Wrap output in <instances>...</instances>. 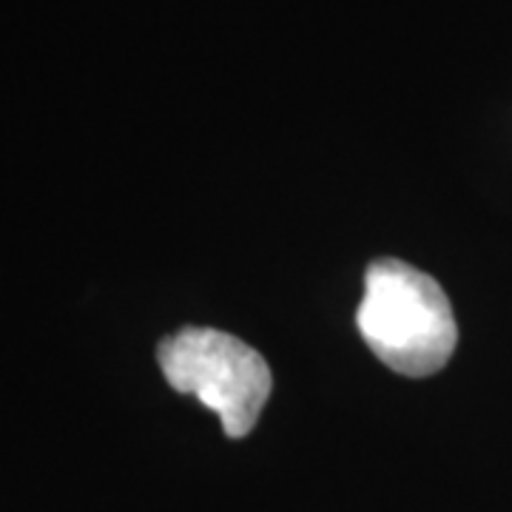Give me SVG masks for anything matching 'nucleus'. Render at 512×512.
Here are the masks:
<instances>
[{
  "label": "nucleus",
  "instance_id": "obj_1",
  "mask_svg": "<svg viewBox=\"0 0 512 512\" xmlns=\"http://www.w3.org/2000/svg\"><path fill=\"white\" fill-rule=\"evenodd\" d=\"M356 328L379 362L410 379L439 373L458 345L456 313L444 288L390 256L367 268Z\"/></svg>",
  "mask_w": 512,
  "mask_h": 512
},
{
  "label": "nucleus",
  "instance_id": "obj_2",
  "mask_svg": "<svg viewBox=\"0 0 512 512\" xmlns=\"http://www.w3.org/2000/svg\"><path fill=\"white\" fill-rule=\"evenodd\" d=\"M168 384L200 399L222 421L228 439L248 436L271 396V367L242 339L214 328H183L157 348Z\"/></svg>",
  "mask_w": 512,
  "mask_h": 512
}]
</instances>
